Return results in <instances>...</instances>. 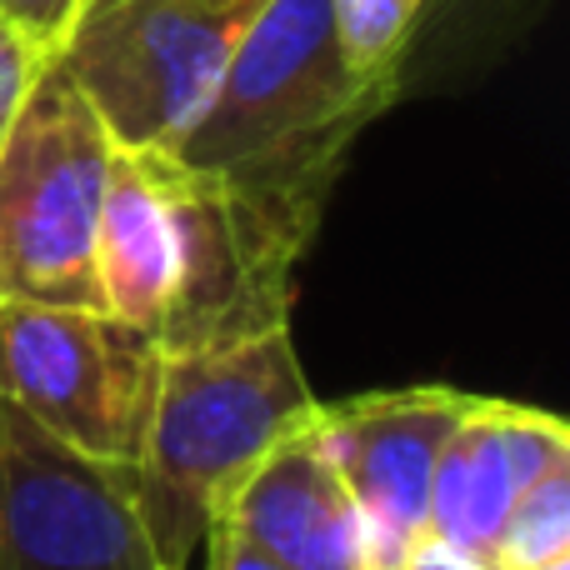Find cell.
Returning a JSON list of instances; mask_svg holds the SVG:
<instances>
[{"mask_svg": "<svg viewBox=\"0 0 570 570\" xmlns=\"http://www.w3.org/2000/svg\"><path fill=\"white\" fill-rule=\"evenodd\" d=\"M86 0H0V20L16 26L20 36H30L40 50L60 56V46L70 40Z\"/></svg>", "mask_w": 570, "mask_h": 570, "instance_id": "14", "label": "cell"}, {"mask_svg": "<svg viewBox=\"0 0 570 570\" xmlns=\"http://www.w3.org/2000/svg\"><path fill=\"white\" fill-rule=\"evenodd\" d=\"M515 495H521V475H515L501 421H495V395H475L435 461L425 541L491 561Z\"/></svg>", "mask_w": 570, "mask_h": 570, "instance_id": "10", "label": "cell"}, {"mask_svg": "<svg viewBox=\"0 0 570 570\" xmlns=\"http://www.w3.org/2000/svg\"><path fill=\"white\" fill-rule=\"evenodd\" d=\"M0 570H160L136 461H90L0 401Z\"/></svg>", "mask_w": 570, "mask_h": 570, "instance_id": "7", "label": "cell"}, {"mask_svg": "<svg viewBox=\"0 0 570 570\" xmlns=\"http://www.w3.org/2000/svg\"><path fill=\"white\" fill-rule=\"evenodd\" d=\"M401 570H495V566L481 561V556L451 551V546H441V541H421V546H415V551L401 561Z\"/></svg>", "mask_w": 570, "mask_h": 570, "instance_id": "16", "label": "cell"}, {"mask_svg": "<svg viewBox=\"0 0 570 570\" xmlns=\"http://www.w3.org/2000/svg\"><path fill=\"white\" fill-rule=\"evenodd\" d=\"M441 6H471V0H441Z\"/></svg>", "mask_w": 570, "mask_h": 570, "instance_id": "18", "label": "cell"}, {"mask_svg": "<svg viewBox=\"0 0 570 570\" xmlns=\"http://www.w3.org/2000/svg\"><path fill=\"white\" fill-rule=\"evenodd\" d=\"M50 50H40L30 36H20L16 26L0 20V146H6L10 126H16L20 106H26L30 86L40 80V70L50 66Z\"/></svg>", "mask_w": 570, "mask_h": 570, "instance_id": "13", "label": "cell"}, {"mask_svg": "<svg viewBox=\"0 0 570 570\" xmlns=\"http://www.w3.org/2000/svg\"><path fill=\"white\" fill-rule=\"evenodd\" d=\"M471 401L475 395L455 385H395L331 405L321 401L315 435L371 531L375 570H401L425 541L435 461Z\"/></svg>", "mask_w": 570, "mask_h": 570, "instance_id": "8", "label": "cell"}, {"mask_svg": "<svg viewBox=\"0 0 570 570\" xmlns=\"http://www.w3.org/2000/svg\"><path fill=\"white\" fill-rule=\"evenodd\" d=\"M531 570H570V556H556V561H541V566H531Z\"/></svg>", "mask_w": 570, "mask_h": 570, "instance_id": "17", "label": "cell"}, {"mask_svg": "<svg viewBox=\"0 0 570 570\" xmlns=\"http://www.w3.org/2000/svg\"><path fill=\"white\" fill-rule=\"evenodd\" d=\"M166 351L110 311L0 301V401L90 461H136Z\"/></svg>", "mask_w": 570, "mask_h": 570, "instance_id": "6", "label": "cell"}, {"mask_svg": "<svg viewBox=\"0 0 570 570\" xmlns=\"http://www.w3.org/2000/svg\"><path fill=\"white\" fill-rule=\"evenodd\" d=\"M166 170L176 200V285L156 325L160 351H216L291 325L295 266L321 226L180 166L170 150Z\"/></svg>", "mask_w": 570, "mask_h": 570, "instance_id": "5", "label": "cell"}, {"mask_svg": "<svg viewBox=\"0 0 570 570\" xmlns=\"http://www.w3.org/2000/svg\"><path fill=\"white\" fill-rule=\"evenodd\" d=\"M315 415L321 395L305 381L291 325L216 351L166 355L136 455V511L160 570H190L246 475Z\"/></svg>", "mask_w": 570, "mask_h": 570, "instance_id": "2", "label": "cell"}, {"mask_svg": "<svg viewBox=\"0 0 570 570\" xmlns=\"http://www.w3.org/2000/svg\"><path fill=\"white\" fill-rule=\"evenodd\" d=\"M110 156L106 120L50 60L0 146V301L106 311L96 236Z\"/></svg>", "mask_w": 570, "mask_h": 570, "instance_id": "3", "label": "cell"}, {"mask_svg": "<svg viewBox=\"0 0 570 570\" xmlns=\"http://www.w3.org/2000/svg\"><path fill=\"white\" fill-rule=\"evenodd\" d=\"M435 0H331L341 50L365 70H401L421 16Z\"/></svg>", "mask_w": 570, "mask_h": 570, "instance_id": "12", "label": "cell"}, {"mask_svg": "<svg viewBox=\"0 0 570 570\" xmlns=\"http://www.w3.org/2000/svg\"><path fill=\"white\" fill-rule=\"evenodd\" d=\"M220 525L285 570H375L371 531L331 465L315 421L246 475Z\"/></svg>", "mask_w": 570, "mask_h": 570, "instance_id": "9", "label": "cell"}, {"mask_svg": "<svg viewBox=\"0 0 570 570\" xmlns=\"http://www.w3.org/2000/svg\"><path fill=\"white\" fill-rule=\"evenodd\" d=\"M401 86V70H365L345 56L331 0H271L206 110L160 150L321 226L351 146Z\"/></svg>", "mask_w": 570, "mask_h": 570, "instance_id": "1", "label": "cell"}, {"mask_svg": "<svg viewBox=\"0 0 570 570\" xmlns=\"http://www.w3.org/2000/svg\"><path fill=\"white\" fill-rule=\"evenodd\" d=\"M206 570H285V566H276L266 551H256L250 541H240L230 525H210L206 531Z\"/></svg>", "mask_w": 570, "mask_h": 570, "instance_id": "15", "label": "cell"}, {"mask_svg": "<svg viewBox=\"0 0 570 570\" xmlns=\"http://www.w3.org/2000/svg\"><path fill=\"white\" fill-rule=\"evenodd\" d=\"M271 0H86L60 46L110 140L170 146L206 110L236 46Z\"/></svg>", "mask_w": 570, "mask_h": 570, "instance_id": "4", "label": "cell"}, {"mask_svg": "<svg viewBox=\"0 0 570 570\" xmlns=\"http://www.w3.org/2000/svg\"><path fill=\"white\" fill-rule=\"evenodd\" d=\"M556 556H570V461L546 471L541 481L515 495L491 566L531 570L541 561H556Z\"/></svg>", "mask_w": 570, "mask_h": 570, "instance_id": "11", "label": "cell"}]
</instances>
